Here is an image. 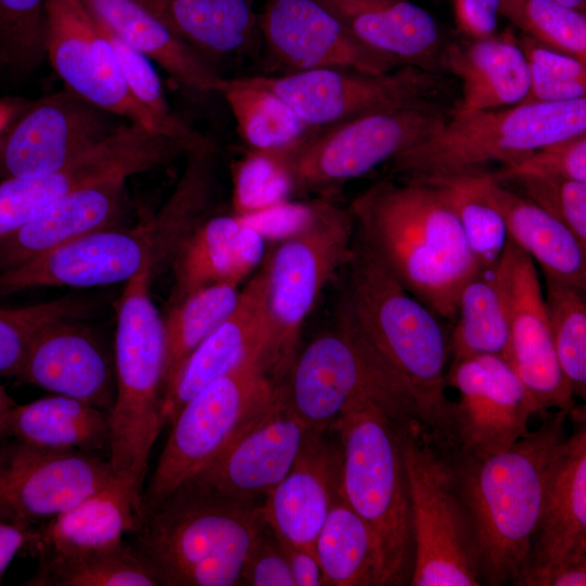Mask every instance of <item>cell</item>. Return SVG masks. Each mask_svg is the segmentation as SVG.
Segmentation results:
<instances>
[{"instance_id": "6da1fadb", "label": "cell", "mask_w": 586, "mask_h": 586, "mask_svg": "<svg viewBox=\"0 0 586 586\" xmlns=\"http://www.w3.org/2000/svg\"><path fill=\"white\" fill-rule=\"evenodd\" d=\"M348 209L355 233L393 277L437 317L455 321L461 289L481 268L442 188L383 179Z\"/></svg>"}, {"instance_id": "7a4b0ae2", "label": "cell", "mask_w": 586, "mask_h": 586, "mask_svg": "<svg viewBox=\"0 0 586 586\" xmlns=\"http://www.w3.org/2000/svg\"><path fill=\"white\" fill-rule=\"evenodd\" d=\"M340 313L381 366L415 398L438 444L447 436L449 345L437 316L410 294L355 233Z\"/></svg>"}, {"instance_id": "3957f363", "label": "cell", "mask_w": 586, "mask_h": 586, "mask_svg": "<svg viewBox=\"0 0 586 586\" xmlns=\"http://www.w3.org/2000/svg\"><path fill=\"white\" fill-rule=\"evenodd\" d=\"M568 418L562 410L547 413L538 429L493 455L440 447L471 519L483 584H513L524 570L547 469L568 436Z\"/></svg>"}, {"instance_id": "277c9868", "label": "cell", "mask_w": 586, "mask_h": 586, "mask_svg": "<svg viewBox=\"0 0 586 586\" xmlns=\"http://www.w3.org/2000/svg\"><path fill=\"white\" fill-rule=\"evenodd\" d=\"M408 421L372 398L354 402L335 421L340 489L369 527L379 555V585L409 584L413 533L402 429Z\"/></svg>"}, {"instance_id": "5b68a950", "label": "cell", "mask_w": 586, "mask_h": 586, "mask_svg": "<svg viewBox=\"0 0 586 586\" xmlns=\"http://www.w3.org/2000/svg\"><path fill=\"white\" fill-rule=\"evenodd\" d=\"M155 271L145 266L126 282L115 333V397L110 410L109 462L115 481L142 514L151 449L164 428L165 337L151 297Z\"/></svg>"}, {"instance_id": "8992f818", "label": "cell", "mask_w": 586, "mask_h": 586, "mask_svg": "<svg viewBox=\"0 0 586 586\" xmlns=\"http://www.w3.org/2000/svg\"><path fill=\"white\" fill-rule=\"evenodd\" d=\"M265 524L258 504L183 485L142 517L133 546L161 585L235 586Z\"/></svg>"}, {"instance_id": "52a82bcc", "label": "cell", "mask_w": 586, "mask_h": 586, "mask_svg": "<svg viewBox=\"0 0 586 586\" xmlns=\"http://www.w3.org/2000/svg\"><path fill=\"white\" fill-rule=\"evenodd\" d=\"M586 133V97L557 103H520L466 111L455 107L426 139L391 161L403 178L440 179L512 164L539 148Z\"/></svg>"}, {"instance_id": "ba28073f", "label": "cell", "mask_w": 586, "mask_h": 586, "mask_svg": "<svg viewBox=\"0 0 586 586\" xmlns=\"http://www.w3.org/2000/svg\"><path fill=\"white\" fill-rule=\"evenodd\" d=\"M354 238L348 207L322 198L311 203L306 221L282 238L263 266L262 366L275 382L280 383L289 372L303 324L324 286L347 264Z\"/></svg>"}, {"instance_id": "9c48e42d", "label": "cell", "mask_w": 586, "mask_h": 586, "mask_svg": "<svg viewBox=\"0 0 586 586\" xmlns=\"http://www.w3.org/2000/svg\"><path fill=\"white\" fill-rule=\"evenodd\" d=\"M402 448L413 533L409 585H482L473 526L444 451L420 423L403 426Z\"/></svg>"}, {"instance_id": "30bf717a", "label": "cell", "mask_w": 586, "mask_h": 586, "mask_svg": "<svg viewBox=\"0 0 586 586\" xmlns=\"http://www.w3.org/2000/svg\"><path fill=\"white\" fill-rule=\"evenodd\" d=\"M449 111L432 101L361 114L308 127L289 145L271 151L288 170L293 193H328L426 139Z\"/></svg>"}, {"instance_id": "8fae6325", "label": "cell", "mask_w": 586, "mask_h": 586, "mask_svg": "<svg viewBox=\"0 0 586 586\" xmlns=\"http://www.w3.org/2000/svg\"><path fill=\"white\" fill-rule=\"evenodd\" d=\"M279 387L290 409L315 433L331 430L354 402L366 397L424 424L412 395L381 366L340 313L333 329L297 353Z\"/></svg>"}, {"instance_id": "7c38bea8", "label": "cell", "mask_w": 586, "mask_h": 586, "mask_svg": "<svg viewBox=\"0 0 586 586\" xmlns=\"http://www.w3.org/2000/svg\"><path fill=\"white\" fill-rule=\"evenodd\" d=\"M278 393L279 384L260 362L251 361L211 382L183 404L142 492V517L216 459Z\"/></svg>"}, {"instance_id": "4fadbf2b", "label": "cell", "mask_w": 586, "mask_h": 586, "mask_svg": "<svg viewBox=\"0 0 586 586\" xmlns=\"http://www.w3.org/2000/svg\"><path fill=\"white\" fill-rule=\"evenodd\" d=\"M174 251L155 216L132 228H103L0 271V295L43 286L93 288L156 272Z\"/></svg>"}, {"instance_id": "5bb4252c", "label": "cell", "mask_w": 586, "mask_h": 586, "mask_svg": "<svg viewBox=\"0 0 586 586\" xmlns=\"http://www.w3.org/2000/svg\"><path fill=\"white\" fill-rule=\"evenodd\" d=\"M46 12V59L66 89L99 109L180 143L173 130L132 94L110 41L82 5L76 0H47Z\"/></svg>"}, {"instance_id": "9a60e30c", "label": "cell", "mask_w": 586, "mask_h": 586, "mask_svg": "<svg viewBox=\"0 0 586 586\" xmlns=\"http://www.w3.org/2000/svg\"><path fill=\"white\" fill-rule=\"evenodd\" d=\"M258 78L309 127L436 101L443 91L436 71L412 65L383 74L320 68Z\"/></svg>"}, {"instance_id": "2e32d148", "label": "cell", "mask_w": 586, "mask_h": 586, "mask_svg": "<svg viewBox=\"0 0 586 586\" xmlns=\"http://www.w3.org/2000/svg\"><path fill=\"white\" fill-rule=\"evenodd\" d=\"M115 481L109 459L0 444V521L33 530Z\"/></svg>"}, {"instance_id": "e0dca14e", "label": "cell", "mask_w": 586, "mask_h": 586, "mask_svg": "<svg viewBox=\"0 0 586 586\" xmlns=\"http://www.w3.org/2000/svg\"><path fill=\"white\" fill-rule=\"evenodd\" d=\"M446 386L459 393L450 402L443 448L487 456L509 448L531 431L535 407L508 360L476 355L454 361Z\"/></svg>"}, {"instance_id": "ac0fdd59", "label": "cell", "mask_w": 586, "mask_h": 586, "mask_svg": "<svg viewBox=\"0 0 586 586\" xmlns=\"http://www.w3.org/2000/svg\"><path fill=\"white\" fill-rule=\"evenodd\" d=\"M130 123L68 89L29 104L0 143V177L59 170Z\"/></svg>"}, {"instance_id": "d6986e66", "label": "cell", "mask_w": 586, "mask_h": 586, "mask_svg": "<svg viewBox=\"0 0 586 586\" xmlns=\"http://www.w3.org/2000/svg\"><path fill=\"white\" fill-rule=\"evenodd\" d=\"M508 308V361L523 383L536 413L576 407L555 351L545 298L534 260L509 238L497 262Z\"/></svg>"}, {"instance_id": "ffe728a7", "label": "cell", "mask_w": 586, "mask_h": 586, "mask_svg": "<svg viewBox=\"0 0 586 586\" xmlns=\"http://www.w3.org/2000/svg\"><path fill=\"white\" fill-rule=\"evenodd\" d=\"M311 431L281 396L184 485L220 498L257 504L285 476Z\"/></svg>"}, {"instance_id": "44dd1931", "label": "cell", "mask_w": 586, "mask_h": 586, "mask_svg": "<svg viewBox=\"0 0 586 586\" xmlns=\"http://www.w3.org/2000/svg\"><path fill=\"white\" fill-rule=\"evenodd\" d=\"M258 29L269 52L292 72L334 68L383 74L404 66L364 44L314 0H267Z\"/></svg>"}, {"instance_id": "7402d4cb", "label": "cell", "mask_w": 586, "mask_h": 586, "mask_svg": "<svg viewBox=\"0 0 586 586\" xmlns=\"http://www.w3.org/2000/svg\"><path fill=\"white\" fill-rule=\"evenodd\" d=\"M569 417L575 429L548 466L539 518L521 574L586 560L585 409L575 407Z\"/></svg>"}, {"instance_id": "603a6c76", "label": "cell", "mask_w": 586, "mask_h": 586, "mask_svg": "<svg viewBox=\"0 0 586 586\" xmlns=\"http://www.w3.org/2000/svg\"><path fill=\"white\" fill-rule=\"evenodd\" d=\"M263 268L240 291L232 313L186 358L165 386L163 424L170 425L179 409L207 384L241 366L259 361L264 352Z\"/></svg>"}, {"instance_id": "cb8c5ba5", "label": "cell", "mask_w": 586, "mask_h": 586, "mask_svg": "<svg viewBox=\"0 0 586 586\" xmlns=\"http://www.w3.org/2000/svg\"><path fill=\"white\" fill-rule=\"evenodd\" d=\"M52 394L111 410L115 371L99 341L75 319L52 322L31 341L16 375Z\"/></svg>"}, {"instance_id": "d4e9b609", "label": "cell", "mask_w": 586, "mask_h": 586, "mask_svg": "<svg viewBox=\"0 0 586 586\" xmlns=\"http://www.w3.org/2000/svg\"><path fill=\"white\" fill-rule=\"evenodd\" d=\"M341 449L310 432L292 468L260 505L266 524L283 542L314 549L340 487Z\"/></svg>"}, {"instance_id": "484cf974", "label": "cell", "mask_w": 586, "mask_h": 586, "mask_svg": "<svg viewBox=\"0 0 586 586\" xmlns=\"http://www.w3.org/2000/svg\"><path fill=\"white\" fill-rule=\"evenodd\" d=\"M128 178L113 175L84 184L0 240V271L107 228L122 209Z\"/></svg>"}, {"instance_id": "4316f807", "label": "cell", "mask_w": 586, "mask_h": 586, "mask_svg": "<svg viewBox=\"0 0 586 586\" xmlns=\"http://www.w3.org/2000/svg\"><path fill=\"white\" fill-rule=\"evenodd\" d=\"M369 48L436 71L443 40L435 20L407 0H314Z\"/></svg>"}, {"instance_id": "83f0119b", "label": "cell", "mask_w": 586, "mask_h": 586, "mask_svg": "<svg viewBox=\"0 0 586 586\" xmlns=\"http://www.w3.org/2000/svg\"><path fill=\"white\" fill-rule=\"evenodd\" d=\"M264 247L265 237L243 217H205L174 258L173 303L214 283L239 285L262 259Z\"/></svg>"}, {"instance_id": "f1b7e54d", "label": "cell", "mask_w": 586, "mask_h": 586, "mask_svg": "<svg viewBox=\"0 0 586 586\" xmlns=\"http://www.w3.org/2000/svg\"><path fill=\"white\" fill-rule=\"evenodd\" d=\"M141 513L116 481L30 530L26 548L38 561L109 550L136 532Z\"/></svg>"}, {"instance_id": "f546056e", "label": "cell", "mask_w": 586, "mask_h": 586, "mask_svg": "<svg viewBox=\"0 0 586 586\" xmlns=\"http://www.w3.org/2000/svg\"><path fill=\"white\" fill-rule=\"evenodd\" d=\"M135 168L131 143L114 135L53 173L0 181V240L12 234L71 191L92 181L130 175Z\"/></svg>"}, {"instance_id": "4dcf8cb0", "label": "cell", "mask_w": 586, "mask_h": 586, "mask_svg": "<svg viewBox=\"0 0 586 586\" xmlns=\"http://www.w3.org/2000/svg\"><path fill=\"white\" fill-rule=\"evenodd\" d=\"M99 23L161 66L181 88L218 94L222 76L137 0H76Z\"/></svg>"}, {"instance_id": "1f68e13d", "label": "cell", "mask_w": 586, "mask_h": 586, "mask_svg": "<svg viewBox=\"0 0 586 586\" xmlns=\"http://www.w3.org/2000/svg\"><path fill=\"white\" fill-rule=\"evenodd\" d=\"M461 81L466 111L494 110L523 102L530 87L524 53L511 31L444 48L440 59Z\"/></svg>"}, {"instance_id": "d6a6232c", "label": "cell", "mask_w": 586, "mask_h": 586, "mask_svg": "<svg viewBox=\"0 0 586 586\" xmlns=\"http://www.w3.org/2000/svg\"><path fill=\"white\" fill-rule=\"evenodd\" d=\"M485 188L505 220L508 238L540 264L544 275L586 290V244L530 199L505 188L491 173L485 175Z\"/></svg>"}, {"instance_id": "836d02e7", "label": "cell", "mask_w": 586, "mask_h": 586, "mask_svg": "<svg viewBox=\"0 0 586 586\" xmlns=\"http://www.w3.org/2000/svg\"><path fill=\"white\" fill-rule=\"evenodd\" d=\"M137 1L214 67L249 49L259 31L250 0Z\"/></svg>"}, {"instance_id": "e575fe53", "label": "cell", "mask_w": 586, "mask_h": 586, "mask_svg": "<svg viewBox=\"0 0 586 586\" xmlns=\"http://www.w3.org/2000/svg\"><path fill=\"white\" fill-rule=\"evenodd\" d=\"M4 437L46 449L95 454L109 448L110 411L53 394L16 404L7 417Z\"/></svg>"}, {"instance_id": "d590c367", "label": "cell", "mask_w": 586, "mask_h": 586, "mask_svg": "<svg viewBox=\"0 0 586 586\" xmlns=\"http://www.w3.org/2000/svg\"><path fill=\"white\" fill-rule=\"evenodd\" d=\"M449 354L453 362L476 355L508 359L509 321L497 263L480 269L461 289Z\"/></svg>"}, {"instance_id": "8d00e7d4", "label": "cell", "mask_w": 586, "mask_h": 586, "mask_svg": "<svg viewBox=\"0 0 586 586\" xmlns=\"http://www.w3.org/2000/svg\"><path fill=\"white\" fill-rule=\"evenodd\" d=\"M314 551L323 585L379 586V555L373 536L339 487Z\"/></svg>"}, {"instance_id": "74e56055", "label": "cell", "mask_w": 586, "mask_h": 586, "mask_svg": "<svg viewBox=\"0 0 586 586\" xmlns=\"http://www.w3.org/2000/svg\"><path fill=\"white\" fill-rule=\"evenodd\" d=\"M218 94L226 100L238 131L251 150L286 146L309 127L258 76L222 77Z\"/></svg>"}, {"instance_id": "f35d334b", "label": "cell", "mask_w": 586, "mask_h": 586, "mask_svg": "<svg viewBox=\"0 0 586 586\" xmlns=\"http://www.w3.org/2000/svg\"><path fill=\"white\" fill-rule=\"evenodd\" d=\"M28 585L37 586H156L160 578L135 546L69 558L39 561Z\"/></svg>"}, {"instance_id": "ab89813d", "label": "cell", "mask_w": 586, "mask_h": 586, "mask_svg": "<svg viewBox=\"0 0 586 586\" xmlns=\"http://www.w3.org/2000/svg\"><path fill=\"white\" fill-rule=\"evenodd\" d=\"M239 295V285L220 282L198 289L171 304L163 319L164 388L190 353L232 313Z\"/></svg>"}, {"instance_id": "60d3db41", "label": "cell", "mask_w": 586, "mask_h": 586, "mask_svg": "<svg viewBox=\"0 0 586 586\" xmlns=\"http://www.w3.org/2000/svg\"><path fill=\"white\" fill-rule=\"evenodd\" d=\"M485 175L481 169L426 180L444 191L481 269L498 262L508 240L505 220L487 195Z\"/></svg>"}, {"instance_id": "b9f144b4", "label": "cell", "mask_w": 586, "mask_h": 586, "mask_svg": "<svg viewBox=\"0 0 586 586\" xmlns=\"http://www.w3.org/2000/svg\"><path fill=\"white\" fill-rule=\"evenodd\" d=\"M545 304L559 365L574 396H586V298L570 282L544 275Z\"/></svg>"}, {"instance_id": "7bdbcfd3", "label": "cell", "mask_w": 586, "mask_h": 586, "mask_svg": "<svg viewBox=\"0 0 586 586\" xmlns=\"http://www.w3.org/2000/svg\"><path fill=\"white\" fill-rule=\"evenodd\" d=\"M499 14L525 36L586 63L584 12L553 0H500Z\"/></svg>"}, {"instance_id": "ee69618b", "label": "cell", "mask_w": 586, "mask_h": 586, "mask_svg": "<svg viewBox=\"0 0 586 586\" xmlns=\"http://www.w3.org/2000/svg\"><path fill=\"white\" fill-rule=\"evenodd\" d=\"M47 0H0V73L23 78L46 59Z\"/></svg>"}, {"instance_id": "f6af8a7d", "label": "cell", "mask_w": 586, "mask_h": 586, "mask_svg": "<svg viewBox=\"0 0 586 586\" xmlns=\"http://www.w3.org/2000/svg\"><path fill=\"white\" fill-rule=\"evenodd\" d=\"M89 310L88 302L73 296L0 308V377L17 375L31 341L44 327L81 318Z\"/></svg>"}, {"instance_id": "bcb514c9", "label": "cell", "mask_w": 586, "mask_h": 586, "mask_svg": "<svg viewBox=\"0 0 586 586\" xmlns=\"http://www.w3.org/2000/svg\"><path fill=\"white\" fill-rule=\"evenodd\" d=\"M291 177L271 151L251 150L234 165L232 213L250 217L289 201Z\"/></svg>"}, {"instance_id": "7dc6e473", "label": "cell", "mask_w": 586, "mask_h": 586, "mask_svg": "<svg viewBox=\"0 0 586 586\" xmlns=\"http://www.w3.org/2000/svg\"><path fill=\"white\" fill-rule=\"evenodd\" d=\"M519 44L530 73V87L522 103H557L586 95V63L523 36Z\"/></svg>"}, {"instance_id": "c3c4849f", "label": "cell", "mask_w": 586, "mask_h": 586, "mask_svg": "<svg viewBox=\"0 0 586 586\" xmlns=\"http://www.w3.org/2000/svg\"><path fill=\"white\" fill-rule=\"evenodd\" d=\"M496 180L561 178L586 182V133L556 141L537 149L512 164L504 165Z\"/></svg>"}, {"instance_id": "681fc988", "label": "cell", "mask_w": 586, "mask_h": 586, "mask_svg": "<svg viewBox=\"0 0 586 586\" xmlns=\"http://www.w3.org/2000/svg\"><path fill=\"white\" fill-rule=\"evenodd\" d=\"M526 198L565 225L586 244V182L561 178L515 181Z\"/></svg>"}, {"instance_id": "f907efd6", "label": "cell", "mask_w": 586, "mask_h": 586, "mask_svg": "<svg viewBox=\"0 0 586 586\" xmlns=\"http://www.w3.org/2000/svg\"><path fill=\"white\" fill-rule=\"evenodd\" d=\"M241 585L295 586L281 543L267 524L246 557L241 574Z\"/></svg>"}, {"instance_id": "816d5d0a", "label": "cell", "mask_w": 586, "mask_h": 586, "mask_svg": "<svg viewBox=\"0 0 586 586\" xmlns=\"http://www.w3.org/2000/svg\"><path fill=\"white\" fill-rule=\"evenodd\" d=\"M500 0H455L458 28L473 39L488 37L497 27Z\"/></svg>"}, {"instance_id": "f5cc1de1", "label": "cell", "mask_w": 586, "mask_h": 586, "mask_svg": "<svg viewBox=\"0 0 586 586\" xmlns=\"http://www.w3.org/2000/svg\"><path fill=\"white\" fill-rule=\"evenodd\" d=\"M518 586H585L586 560L545 570L526 571L513 583Z\"/></svg>"}, {"instance_id": "db71d44e", "label": "cell", "mask_w": 586, "mask_h": 586, "mask_svg": "<svg viewBox=\"0 0 586 586\" xmlns=\"http://www.w3.org/2000/svg\"><path fill=\"white\" fill-rule=\"evenodd\" d=\"M279 540L289 561L295 586L323 585L321 566L314 549L293 546L280 538Z\"/></svg>"}, {"instance_id": "11a10c76", "label": "cell", "mask_w": 586, "mask_h": 586, "mask_svg": "<svg viewBox=\"0 0 586 586\" xmlns=\"http://www.w3.org/2000/svg\"><path fill=\"white\" fill-rule=\"evenodd\" d=\"M30 530L0 521V576L4 573L15 555L25 547Z\"/></svg>"}, {"instance_id": "9f6ffc18", "label": "cell", "mask_w": 586, "mask_h": 586, "mask_svg": "<svg viewBox=\"0 0 586 586\" xmlns=\"http://www.w3.org/2000/svg\"><path fill=\"white\" fill-rule=\"evenodd\" d=\"M16 405L13 398L0 385V438H4V425L10 410Z\"/></svg>"}, {"instance_id": "6f0895ef", "label": "cell", "mask_w": 586, "mask_h": 586, "mask_svg": "<svg viewBox=\"0 0 586 586\" xmlns=\"http://www.w3.org/2000/svg\"><path fill=\"white\" fill-rule=\"evenodd\" d=\"M12 113L13 111L11 106L0 103V133L4 126L9 123Z\"/></svg>"}, {"instance_id": "680465c9", "label": "cell", "mask_w": 586, "mask_h": 586, "mask_svg": "<svg viewBox=\"0 0 586 586\" xmlns=\"http://www.w3.org/2000/svg\"><path fill=\"white\" fill-rule=\"evenodd\" d=\"M553 1H557L565 7L578 10L581 12H585L586 0H553Z\"/></svg>"}, {"instance_id": "91938a15", "label": "cell", "mask_w": 586, "mask_h": 586, "mask_svg": "<svg viewBox=\"0 0 586 586\" xmlns=\"http://www.w3.org/2000/svg\"><path fill=\"white\" fill-rule=\"evenodd\" d=\"M1 440V438H0Z\"/></svg>"}]
</instances>
